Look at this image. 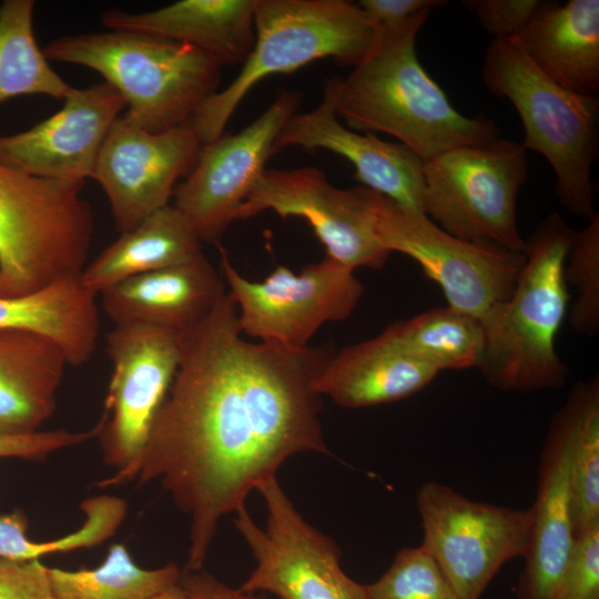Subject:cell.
I'll return each mask as SVG.
<instances>
[{"instance_id": "f35d334b", "label": "cell", "mask_w": 599, "mask_h": 599, "mask_svg": "<svg viewBox=\"0 0 599 599\" xmlns=\"http://www.w3.org/2000/svg\"><path fill=\"white\" fill-rule=\"evenodd\" d=\"M181 585L190 599H267L261 593L242 591L203 571H184Z\"/></svg>"}, {"instance_id": "9a60e30c", "label": "cell", "mask_w": 599, "mask_h": 599, "mask_svg": "<svg viewBox=\"0 0 599 599\" xmlns=\"http://www.w3.org/2000/svg\"><path fill=\"white\" fill-rule=\"evenodd\" d=\"M301 93L282 90L270 106L238 133L203 144L196 162L173 192V205L201 242L217 243L247 199Z\"/></svg>"}, {"instance_id": "4316f807", "label": "cell", "mask_w": 599, "mask_h": 599, "mask_svg": "<svg viewBox=\"0 0 599 599\" xmlns=\"http://www.w3.org/2000/svg\"><path fill=\"white\" fill-rule=\"evenodd\" d=\"M406 352L435 370L478 368L485 346L480 321L449 306L434 307L384 329Z\"/></svg>"}, {"instance_id": "3957f363", "label": "cell", "mask_w": 599, "mask_h": 599, "mask_svg": "<svg viewBox=\"0 0 599 599\" xmlns=\"http://www.w3.org/2000/svg\"><path fill=\"white\" fill-rule=\"evenodd\" d=\"M573 234L558 213L546 216L526 240L511 296L479 319L485 346L477 369L491 387L536 392L565 385L569 370L555 343L568 308L564 270Z\"/></svg>"}, {"instance_id": "d4e9b609", "label": "cell", "mask_w": 599, "mask_h": 599, "mask_svg": "<svg viewBox=\"0 0 599 599\" xmlns=\"http://www.w3.org/2000/svg\"><path fill=\"white\" fill-rule=\"evenodd\" d=\"M97 295L79 275L23 296L0 297V328L43 335L63 351L68 364L83 365L93 356L99 337Z\"/></svg>"}, {"instance_id": "ffe728a7", "label": "cell", "mask_w": 599, "mask_h": 599, "mask_svg": "<svg viewBox=\"0 0 599 599\" xmlns=\"http://www.w3.org/2000/svg\"><path fill=\"white\" fill-rule=\"evenodd\" d=\"M224 283L203 253L179 265L126 278L100 293L108 317L181 334L206 318L225 295Z\"/></svg>"}, {"instance_id": "d6a6232c", "label": "cell", "mask_w": 599, "mask_h": 599, "mask_svg": "<svg viewBox=\"0 0 599 599\" xmlns=\"http://www.w3.org/2000/svg\"><path fill=\"white\" fill-rule=\"evenodd\" d=\"M366 588L370 599H463L422 546L400 549Z\"/></svg>"}, {"instance_id": "8d00e7d4", "label": "cell", "mask_w": 599, "mask_h": 599, "mask_svg": "<svg viewBox=\"0 0 599 599\" xmlns=\"http://www.w3.org/2000/svg\"><path fill=\"white\" fill-rule=\"evenodd\" d=\"M0 599H52L49 568L39 559L0 558Z\"/></svg>"}, {"instance_id": "e575fe53", "label": "cell", "mask_w": 599, "mask_h": 599, "mask_svg": "<svg viewBox=\"0 0 599 599\" xmlns=\"http://www.w3.org/2000/svg\"><path fill=\"white\" fill-rule=\"evenodd\" d=\"M540 0H466L461 3L495 39L517 34L540 10Z\"/></svg>"}, {"instance_id": "f546056e", "label": "cell", "mask_w": 599, "mask_h": 599, "mask_svg": "<svg viewBox=\"0 0 599 599\" xmlns=\"http://www.w3.org/2000/svg\"><path fill=\"white\" fill-rule=\"evenodd\" d=\"M81 509L85 514L81 527L49 541H33L27 537V519L22 512L0 516V558L28 561L98 546L115 534L126 515L125 501L108 495L88 498Z\"/></svg>"}, {"instance_id": "74e56055", "label": "cell", "mask_w": 599, "mask_h": 599, "mask_svg": "<svg viewBox=\"0 0 599 599\" xmlns=\"http://www.w3.org/2000/svg\"><path fill=\"white\" fill-rule=\"evenodd\" d=\"M444 3L440 0H361L357 4L378 32L398 28L418 12Z\"/></svg>"}, {"instance_id": "836d02e7", "label": "cell", "mask_w": 599, "mask_h": 599, "mask_svg": "<svg viewBox=\"0 0 599 599\" xmlns=\"http://www.w3.org/2000/svg\"><path fill=\"white\" fill-rule=\"evenodd\" d=\"M558 599H599V525L576 539Z\"/></svg>"}, {"instance_id": "d590c367", "label": "cell", "mask_w": 599, "mask_h": 599, "mask_svg": "<svg viewBox=\"0 0 599 599\" xmlns=\"http://www.w3.org/2000/svg\"><path fill=\"white\" fill-rule=\"evenodd\" d=\"M99 424L84 432L38 430L27 435H0V458L41 459L57 450L98 437Z\"/></svg>"}, {"instance_id": "7402d4cb", "label": "cell", "mask_w": 599, "mask_h": 599, "mask_svg": "<svg viewBox=\"0 0 599 599\" xmlns=\"http://www.w3.org/2000/svg\"><path fill=\"white\" fill-rule=\"evenodd\" d=\"M437 375L383 331L374 338L335 352L315 378L314 387L342 407L362 408L405 399Z\"/></svg>"}, {"instance_id": "2e32d148", "label": "cell", "mask_w": 599, "mask_h": 599, "mask_svg": "<svg viewBox=\"0 0 599 599\" xmlns=\"http://www.w3.org/2000/svg\"><path fill=\"white\" fill-rule=\"evenodd\" d=\"M201 146L189 124L150 132L123 115L114 122L91 179L103 189L120 233L169 204L177 181L194 166Z\"/></svg>"}, {"instance_id": "8992f818", "label": "cell", "mask_w": 599, "mask_h": 599, "mask_svg": "<svg viewBox=\"0 0 599 599\" xmlns=\"http://www.w3.org/2000/svg\"><path fill=\"white\" fill-rule=\"evenodd\" d=\"M483 80L517 110L522 146L548 161L555 194L571 214L589 220L595 211L591 167L599 150L597 95L570 91L547 78L511 38L494 39L486 51Z\"/></svg>"}, {"instance_id": "484cf974", "label": "cell", "mask_w": 599, "mask_h": 599, "mask_svg": "<svg viewBox=\"0 0 599 599\" xmlns=\"http://www.w3.org/2000/svg\"><path fill=\"white\" fill-rule=\"evenodd\" d=\"M202 242L173 204L153 212L106 246L83 268L90 291H102L136 275L187 262L202 253Z\"/></svg>"}, {"instance_id": "52a82bcc", "label": "cell", "mask_w": 599, "mask_h": 599, "mask_svg": "<svg viewBox=\"0 0 599 599\" xmlns=\"http://www.w3.org/2000/svg\"><path fill=\"white\" fill-rule=\"evenodd\" d=\"M82 187L0 163V297L81 275L94 232Z\"/></svg>"}, {"instance_id": "8fae6325", "label": "cell", "mask_w": 599, "mask_h": 599, "mask_svg": "<svg viewBox=\"0 0 599 599\" xmlns=\"http://www.w3.org/2000/svg\"><path fill=\"white\" fill-rule=\"evenodd\" d=\"M112 363L105 412L99 422L103 461L119 485L141 457L180 364L179 335L144 325H119L106 334Z\"/></svg>"}, {"instance_id": "44dd1931", "label": "cell", "mask_w": 599, "mask_h": 599, "mask_svg": "<svg viewBox=\"0 0 599 599\" xmlns=\"http://www.w3.org/2000/svg\"><path fill=\"white\" fill-rule=\"evenodd\" d=\"M256 4L257 0H181L145 12L110 9L101 21L109 30L192 45L225 67L243 64L250 55Z\"/></svg>"}, {"instance_id": "e0dca14e", "label": "cell", "mask_w": 599, "mask_h": 599, "mask_svg": "<svg viewBox=\"0 0 599 599\" xmlns=\"http://www.w3.org/2000/svg\"><path fill=\"white\" fill-rule=\"evenodd\" d=\"M63 106L34 126L0 135V163L35 177L83 184L100 150L126 106L109 83L75 89Z\"/></svg>"}, {"instance_id": "cb8c5ba5", "label": "cell", "mask_w": 599, "mask_h": 599, "mask_svg": "<svg viewBox=\"0 0 599 599\" xmlns=\"http://www.w3.org/2000/svg\"><path fill=\"white\" fill-rule=\"evenodd\" d=\"M68 359L50 338L0 328V435L39 430L57 407Z\"/></svg>"}, {"instance_id": "7a4b0ae2", "label": "cell", "mask_w": 599, "mask_h": 599, "mask_svg": "<svg viewBox=\"0 0 599 599\" xmlns=\"http://www.w3.org/2000/svg\"><path fill=\"white\" fill-rule=\"evenodd\" d=\"M430 11L378 31L372 50L346 78L333 77L324 84L347 128L389 134L423 161L500 138L494 120L456 110L419 62L416 39Z\"/></svg>"}, {"instance_id": "7c38bea8", "label": "cell", "mask_w": 599, "mask_h": 599, "mask_svg": "<svg viewBox=\"0 0 599 599\" xmlns=\"http://www.w3.org/2000/svg\"><path fill=\"white\" fill-rule=\"evenodd\" d=\"M221 266L242 334L294 348L308 346L325 323L351 316L364 294L354 271L327 256L300 274L280 265L260 282L242 276L222 248Z\"/></svg>"}, {"instance_id": "5b68a950", "label": "cell", "mask_w": 599, "mask_h": 599, "mask_svg": "<svg viewBox=\"0 0 599 599\" xmlns=\"http://www.w3.org/2000/svg\"><path fill=\"white\" fill-rule=\"evenodd\" d=\"M254 31L255 42L241 71L187 123L202 145L222 136L240 103L263 79L325 58L354 68L378 37L361 7L347 0H257Z\"/></svg>"}, {"instance_id": "ac0fdd59", "label": "cell", "mask_w": 599, "mask_h": 599, "mask_svg": "<svg viewBox=\"0 0 599 599\" xmlns=\"http://www.w3.org/2000/svg\"><path fill=\"white\" fill-rule=\"evenodd\" d=\"M578 414L572 386L554 415L541 454L537 495L518 599H558L576 538L571 510V454Z\"/></svg>"}, {"instance_id": "1f68e13d", "label": "cell", "mask_w": 599, "mask_h": 599, "mask_svg": "<svg viewBox=\"0 0 599 599\" xmlns=\"http://www.w3.org/2000/svg\"><path fill=\"white\" fill-rule=\"evenodd\" d=\"M565 281L577 292L569 321L579 334L595 336L599 329V214L575 232L565 262Z\"/></svg>"}, {"instance_id": "4dcf8cb0", "label": "cell", "mask_w": 599, "mask_h": 599, "mask_svg": "<svg viewBox=\"0 0 599 599\" xmlns=\"http://www.w3.org/2000/svg\"><path fill=\"white\" fill-rule=\"evenodd\" d=\"M578 414L571 454V510L575 538L599 525V379L573 385Z\"/></svg>"}, {"instance_id": "4fadbf2b", "label": "cell", "mask_w": 599, "mask_h": 599, "mask_svg": "<svg viewBox=\"0 0 599 599\" xmlns=\"http://www.w3.org/2000/svg\"><path fill=\"white\" fill-rule=\"evenodd\" d=\"M377 235L389 252L412 257L438 284L448 306L478 319L507 301L525 264V254L456 237L424 213L383 196Z\"/></svg>"}, {"instance_id": "277c9868", "label": "cell", "mask_w": 599, "mask_h": 599, "mask_svg": "<svg viewBox=\"0 0 599 599\" xmlns=\"http://www.w3.org/2000/svg\"><path fill=\"white\" fill-rule=\"evenodd\" d=\"M42 51L100 73L123 97V116L150 132L187 124L217 91L223 68L192 45L123 30L64 35Z\"/></svg>"}, {"instance_id": "6da1fadb", "label": "cell", "mask_w": 599, "mask_h": 599, "mask_svg": "<svg viewBox=\"0 0 599 599\" xmlns=\"http://www.w3.org/2000/svg\"><path fill=\"white\" fill-rule=\"evenodd\" d=\"M179 342L174 380L124 481H158L187 516L185 571H196L221 519L285 460L329 454L314 380L335 352L245 341L227 292Z\"/></svg>"}, {"instance_id": "5bb4252c", "label": "cell", "mask_w": 599, "mask_h": 599, "mask_svg": "<svg viewBox=\"0 0 599 599\" xmlns=\"http://www.w3.org/2000/svg\"><path fill=\"white\" fill-rule=\"evenodd\" d=\"M383 195L363 185L341 189L313 166L264 170L236 220L271 210L283 219H305L325 246L326 256L355 270H378L389 252L377 235Z\"/></svg>"}, {"instance_id": "f1b7e54d", "label": "cell", "mask_w": 599, "mask_h": 599, "mask_svg": "<svg viewBox=\"0 0 599 599\" xmlns=\"http://www.w3.org/2000/svg\"><path fill=\"white\" fill-rule=\"evenodd\" d=\"M182 575L176 565L138 566L122 544L111 546L94 569L49 568L52 599H150L180 583Z\"/></svg>"}, {"instance_id": "83f0119b", "label": "cell", "mask_w": 599, "mask_h": 599, "mask_svg": "<svg viewBox=\"0 0 599 599\" xmlns=\"http://www.w3.org/2000/svg\"><path fill=\"white\" fill-rule=\"evenodd\" d=\"M33 0L0 4V104L20 95L64 99L72 87L49 64L33 31Z\"/></svg>"}, {"instance_id": "9c48e42d", "label": "cell", "mask_w": 599, "mask_h": 599, "mask_svg": "<svg viewBox=\"0 0 599 599\" xmlns=\"http://www.w3.org/2000/svg\"><path fill=\"white\" fill-rule=\"evenodd\" d=\"M255 490L265 502V528L246 507L233 519L255 560L238 589L278 599H370L366 586L343 571L336 542L303 518L276 477Z\"/></svg>"}, {"instance_id": "d6986e66", "label": "cell", "mask_w": 599, "mask_h": 599, "mask_svg": "<svg viewBox=\"0 0 599 599\" xmlns=\"http://www.w3.org/2000/svg\"><path fill=\"white\" fill-rule=\"evenodd\" d=\"M300 146L324 149L347 159L355 177L397 205L423 212L424 161L400 143L387 142L373 133L362 134L337 118L329 98L305 113L292 115L278 133L274 149Z\"/></svg>"}, {"instance_id": "ba28073f", "label": "cell", "mask_w": 599, "mask_h": 599, "mask_svg": "<svg viewBox=\"0 0 599 599\" xmlns=\"http://www.w3.org/2000/svg\"><path fill=\"white\" fill-rule=\"evenodd\" d=\"M527 173V151L508 139L445 151L424 161L423 212L456 237L524 253L516 203Z\"/></svg>"}, {"instance_id": "30bf717a", "label": "cell", "mask_w": 599, "mask_h": 599, "mask_svg": "<svg viewBox=\"0 0 599 599\" xmlns=\"http://www.w3.org/2000/svg\"><path fill=\"white\" fill-rule=\"evenodd\" d=\"M416 505L420 546L463 599H479L499 569L527 551L530 509L474 501L438 481L418 488Z\"/></svg>"}, {"instance_id": "603a6c76", "label": "cell", "mask_w": 599, "mask_h": 599, "mask_svg": "<svg viewBox=\"0 0 599 599\" xmlns=\"http://www.w3.org/2000/svg\"><path fill=\"white\" fill-rule=\"evenodd\" d=\"M511 39L547 78L570 91H599V1L545 2Z\"/></svg>"}, {"instance_id": "ab89813d", "label": "cell", "mask_w": 599, "mask_h": 599, "mask_svg": "<svg viewBox=\"0 0 599 599\" xmlns=\"http://www.w3.org/2000/svg\"><path fill=\"white\" fill-rule=\"evenodd\" d=\"M150 599H190V598L180 581V583L172 586L171 588L153 596Z\"/></svg>"}]
</instances>
